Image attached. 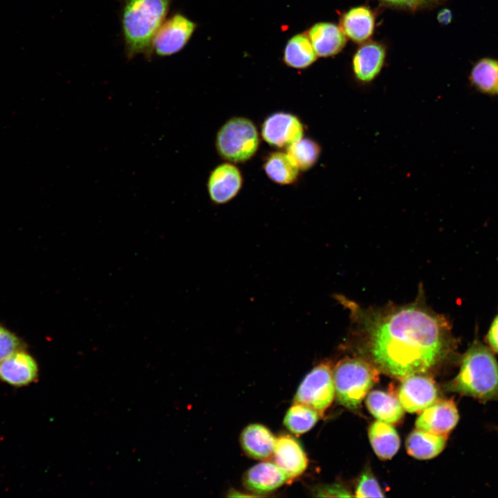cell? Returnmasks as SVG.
Listing matches in <instances>:
<instances>
[{
	"instance_id": "obj_1",
	"label": "cell",
	"mask_w": 498,
	"mask_h": 498,
	"mask_svg": "<svg viewBox=\"0 0 498 498\" xmlns=\"http://www.w3.org/2000/svg\"><path fill=\"white\" fill-rule=\"evenodd\" d=\"M361 326L376 368L400 379L430 370L452 339L443 316L415 303L363 313Z\"/></svg>"
},
{
	"instance_id": "obj_2",
	"label": "cell",
	"mask_w": 498,
	"mask_h": 498,
	"mask_svg": "<svg viewBox=\"0 0 498 498\" xmlns=\"http://www.w3.org/2000/svg\"><path fill=\"white\" fill-rule=\"evenodd\" d=\"M172 0H122L120 26L128 59L142 55L150 59L152 41Z\"/></svg>"
},
{
	"instance_id": "obj_3",
	"label": "cell",
	"mask_w": 498,
	"mask_h": 498,
	"mask_svg": "<svg viewBox=\"0 0 498 498\" xmlns=\"http://www.w3.org/2000/svg\"><path fill=\"white\" fill-rule=\"evenodd\" d=\"M450 391L487 400L498 396V363L491 351L474 340L463 355Z\"/></svg>"
},
{
	"instance_id": "obj_4",
	"label": "cell",
	"mask_w": 498,
	"mask_h": 498,
	"mask_svg": "<svg viewBox=\"0 0 498 498\" xmlns=\"http://www.w3.org/2000/svg\"><path fill=\"white\" fill-rule=\"evenodd\" d=\"M378 377L376 367L364 360L355 358L341 360L333 371L338 402L348 409H357Z\"/></svg>"
},
{
	"instance_id": "obj_5",
	"label": "cell",
	"mask_w": 498,
	"mask_h": 498,
	"mask_svg": "<svg viewBox=\"0 0 498 498\" xmlns=\"http://www.w3.org/2000/svg\"><path fill=\"white\" fill-rule=\"evenodd\" d=\"M259 144L256 125L244 117H233L227 120L219 129L215 142L219 156L233 163H242L251 159Z\"/></svg>"
},
{
	"instance_id": "obj_6",
	"label": "cell",
	"mask_w": 498,
	"mask_h": 498,
	"mask_svg": "<svg viewBox=\"0 0 498 498\" xmlns=\"http://www.w3.org/2000/svg\"><path fill=\"white\" fill-rule=\"evenodd\" d=\"M335 397L333 371L327 362L315 367L303 379L294 396V403L306 405L321 416Z\"/></svg>"
},
{
	"instance_id": "obj_7",
	"label": "cell",
	"mask_w": 498,
	"mask_h": 498,
	"mask_svg": "<svg viewBox=\"0 0 498 498\" xmlns=\"http://www.w3.org/2000/svg\"><path fill=\"white\" fill-rule=\"evenodd\" d=\"M196 24L181 13L165 19L152 41V54L167 57L181 51L192 36Z\"/></svg>"
},
{
	"instance_id": "obj_8",
	"label": "cell",
	"mask_w": 498,
	"mask_h": 498,
	"mask_svg": "<svg viewBox=\"0 0 498 498\" xmlns=\"http://www.w3.org/2000/svg\"><path fill=\"white\" fill-rule=\"evenodd\" d=\"M261 135L269 145L286 149L303 138L304 126L295 115L275 112L263 122Z\"/></svg>"
},
{
	"instance_id": "obj_9",
	"label": "cell",
	"mask_w": 498,
	"mask_h": 498,
	"mask_svg": "<svg viewBox=\"0 0 498 498\" xmlns=\"http://www.w3.org/2000/svg\"><path fill=\"white\" fill-rule=\"evenodd\" d=\"M401 380L398 395L404 410L421 412L437 400V388L431 378L415 374Z\"/></svg>"
},
{
	"instance_id": "obj_10",
	"label": "cell",
	"mask_w": 498,
	"mask_h": 498,
	"mask_svg": "<svg viewBox=\"0 0 498 498\" xmlns=\"http://www.w3.org/2000/svg\"><path fill=\"white\" fill-rule=\"evenodd\" d=\"M242 185L243 177L239 169L232 163H223L210 172L207 187L211 201L221 205L233 199Z\"/></svg>"
},
{
	"instance_id": "obj_11",
	"label": "cell",
	"mask_w": 498,
	"mask_h": 498,
	"mask_svg": "<svg viewBox=\"0 0 498 498\" xmlns=\"http://www.w3.org/2000/svg\"><path fill=\"white\" fill-rule=\"evenodd\" d=\"M386 57L387 48L383 43L368 40L360 44L351 59L355 77L362 83L371 82L380 73Z\"/></svg>"
},
{
	"instance_id": "obj_12",
	"label": "cell",
	"mask_w": 498,
	"mask_h": 498,
	"mask_svg": "<svg viewBox=\"0 0 498 498\" xmlns=\"http://www.w3.org/2000/svg\"><path fill=\"white\" fill-rule=\"evenodd\" d=\"M459 421L457 408L452 400H436L421 412L416 428L436 434H448Z\"/></svg>"
},
{
	"instance_id": "obj_13",
	"label": "cell",
	"mask_w": 498,
	"mask_h": 498,
	"mask_svg": "<svg viewBox=\"0 0 498 498\" xmlns=\"http://www.w3.org/2000/svg\"><path fill=\"white\" fill-rule=\"evenodd\" d=\"M36 360L24 349L17 351L0 361V381L15 387L28 385L37 380Z\"/></svg>"
},
{
	"instance_id": "obj_14",
	"label": "cell",
	"mask_w": 498,
	"mask_h": 498,
	"mask_svg": "<svg viewBox=\"0 0 498 498\" xmlns=\"http://www.w3.org/2000/svg\"><path fill=\"white\" fill-rule=\"evenodd\" d=\"M274 463L286 474L288 480L300 476L306 469L308 459L297 439L282 434L275 439Z\"/></svg>"
},
{
	"instance_id": "obj_15",
	"label": "cell",
	"mask_w": 498,
	"mask_h": 498,
	"mask_svg": "<svg viewBox=\"0 0 498 498\" xmlns=\"http://www.w3.org/2000/svg\"><path fill=\"white\" fill-rule=\"evenodd\" d=\"M376 13L369 6L351 7L340 16V27L347 38L362 44L373 35L376 22Z\"/></svg>"
},
{
	"instance_id": "obj_16",
	"label": "cell",
	"mask_w": 498,
	"mask_h": 498,
	"mask_svg": "<svg viewBox=\"0 0 498 498\" xmlns=\"http://www.w3.org/2000/svg\"><path fill=\"white\" fill-rule=\"evenodd\" d=\"M317 56L333 57L339 54L347 44V37L340 26L332 22H318L307 33Z\"/></svg>"
},
{
	"instance_id": "obj_17",
	"label": "cell",
	"mask_w": 498,
	"mask_h": 498,
	"mask_svg": "<svg viewBox=\"0 0 498 498\" xmlns=\"http://www.w3.org/2000/svg\"><path fill=\"white\" fill-rule=\"evenodd\" d=\"M287 480L286 474L275 463L264 461L251 467L244 474L245 487L256 494L271 492Z\"/></svg>"
},
{
	"instance_id": "obj_18",
	"label": "cell",
	"mask_w": 498,
	"mask_h": 498,
	"mask_svg": "<svg viewBox=\"0 0 498 498\" xmlns=\"http://www.w3.org/2000/svg\"><path fill=\"white\" fill-rule=\"evenodd\" d=\"M276 438L266 426L253 423L246 427L240 436L243 451L250 457L265 460L273 455Z\"/></svg>"
},
{
	"instance_id": "obj_19",
	"label": "cell",
	"mask_w": 498,
	"mask_h": 498,
	"mask_svg": "<svg viewBox=\"0 0 498 498\" xmlns=\"http://www.w3.org/2000/svg\"><path fill=\"white\" fill-rule=\"evenodd\" d=\"M369 412L378 421L390 425L398 423L404 416V409L393 394L380 390L370 391L366 397Z\"/></svg>"
},
{
	"instance_id": "obj_20",
	"label": "cell",
	"mask_w": 498,
	"mask_h": 498,
	"mask_svg": "<svg viewBox=\"0 0 498 498\" xmlns=\"http://www.w3.org/2000/svg\"><path fill=\"white\" fill-rule=\"evenodd\" d=\"M447 436L416 429L406 440V449L408 454L416 459H432L444 449Z\"/></svg>"
},
{
	"instance_id": "obj_21",
	"label": "cell",
	"mask_w": 498,
	"mask_h": 498,
	"mask_svg": "<svg viewBox=\"0 0 498 498\" xmlns=\"http://www.w3.org/2000/svg\"><path fill=\"white\" fill-rule=\"evenodd\" d=\"M469 81L480 93L498 95V59L485 57L478 59L471 68Z\"/></svg>"
},
{
	"instance_id": "obj_22",
	"label": "cell",
	"mask_w": 498,
	"mask_h": 498,
	"mask_svg": "<svg viewBox=\"0 0 498 498\" xmlns=\"http://www.w3.org/2000/svg\"><path fill=\"white\" fill-rule=\"evenodd\" d=\"M264 169L266 176L279 185H290L295 183L299 176V169L287 154L273 151L266 158Z\"/></svg>"
},
{
	"instance_id": "obj_23",
	"label": "cell",
	"mask_w": 498,
	"mask_h": 498,
	"mask_svg": "<svg viewBox=\"0 0 498 498\" xmlns=\"http://www.w3.org/2000/svg\"><path fill=\"white\" fill-rule=\"evenodd\" d=\"M369 438L372 448L381 459H389L398 452L400 438L396 430L389 423L376 421L369 430Z\"/></svg>"
},
{
	"instance_id": "obj_24",
	"label": "cell",
	"mask_w": 498,
	"mask_h": 498,
	"mask_svg": "<svg viewBox=\"0 0 498 498\" xmlns=\"http://www.w3.org/2000/svg\"><path fill=\"white\" fill-rule=\"evenodd\" d=\"M317 55L306 33L295 35L290 38L284 49V62L295 68H306L312 65Z\"/></svg>"
},
{
	"instance_id": "obj_25",
	"label": "cell",
	"mask_w": 498,
	"mask_h": 498,
	"mask_svg": "<svg viewBox=\"0 0 498 498\" xmlns=\"http://www.w3.org/2000/svg\"><path fill=\"white\" fill-rule=\"evenodd\" d=\"M320 414L313 409L299 403H294L286 412L284 425L295 435L309 431L317 423Z\"/></svg>"
},
{
	"instance_id": "obj_26",
	"label": "cell",
	"mask_w": 498,
	"mask_h": 498,
	"mask_svg": "<svg viewBox=\"0 0 498 498\" xmlns=\"http://www.w3.org/2000/svg\"><path fill=\"white\" fill-rule=\"evenodd\" d=\"M320 150V147L315 141L302 138L286 148V153L299 169L307 170L317 162Z\"/></svg>"
},
{
	"instance_id": "obj_27",
	"label": "cell",
	"mask_w": 498,
	"mask_h": 498,
	"mask_svg": "<svg viewBox=\"0 0 498 498\" xmlns=\"http://www.w3.org/2000/svg\"><path fill=\"white\" fill-rule=\"evenodd\" d=\"M23 341L13 332L0 324V361L12 353L24 349Z\"/></svg>"
},
{
	"instance_id": "obj_28",
	"label": "cell",
	"mask_w": 498,
	"mask_h": 498,
	"mask_svg": "<svg viewBox=\"0 0 498 498\" xmlns=\"http://www.w3.org/2000/svg\"><path fill=\"white\" fill-rule=\"evenodd\" d=\"M357 497H382L383 492L374 477L366 472L362 474L356 490Z\"/></svg>"
},
{
	"instance_id": "obj_29",
	"label": "cell",
	"mask_w": 498,
	"mask_h": 498,
	"mask_svg": "<svg viewBox=\"0 0 498 498\" xmlns=\"http://www.w3.org/2000/svg\"><path fill=\"white\" fill-rule=\"evenodd\" d=\"M382 4L394 8L409 11L435 6L443 0H378Z\"/></svg>"
},
{
	"instance_id": "obj_30",
	"label": "cell",
	"mask_w": 498,
	"mask_h": 498,
	"mask_svg": "<svg viewBox=\"0 0 498 498\" xmlns=\"http://www.w3.org/2000/svg\"><path fill=\"white\" fill-rule=\"evenodd\" d=\"M317 497H352L346 489L339 485H331L320 488Z\"/></svg>"
},
{
	"instance_id": "obj_31",
	"label": "cell",
	"mask_w": 498,
	"mask_h": 498,
	"mask_svg": "<svg viewBox=\"0 0 498 498\" xmlns=\"http://www.w3.org/2000/svg\"><path fill=\"white\" fill-rule=\"evenodd\" d=\"M486 340L492 349L498 353V314L488 329Z\"/></svg>"
},
{
	"instance_id": "obj_32",
	"label": "cell",
	"mask_w": 498,
	"mask_h": 498,
	"mask_svg": "<svg viewBox=\"0 0 498 498\" xmlns=\"http://www.w3.org/2000/svg\"><path fill=\"white\" fill-rule=\"evenodd\" d=\"M452 19V12L448 8H443L437 14V21L442 25H448Z\"/></svg>"
}]
</instances>
